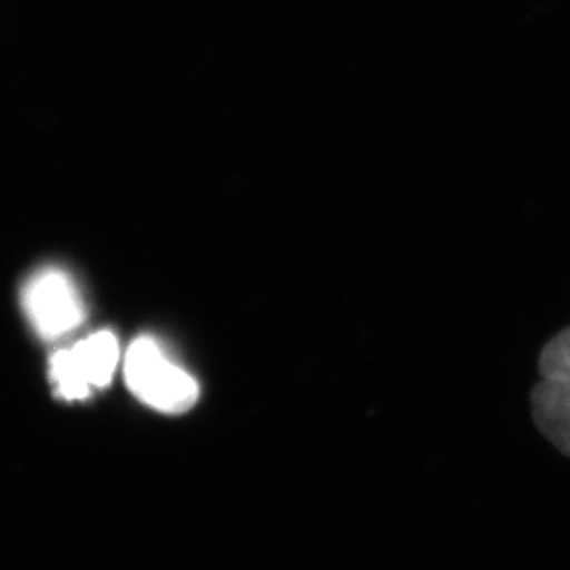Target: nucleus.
I'll list each match as a JSON object with an SVG mask.
<instances>
[{
    "label": "nucleus",
    "mask_w": 570,
    "mask_h": 570,
    "mask_svg": "<svg viewBox=\"0 0 570 570\" xmlns=\"http://www.w3.org/2000/svg\"><path fill=\"white\" fill-rule=\"evenodd\" d=\"M125 373L129 390L151 409L179 414L193 409L198 399L196 381L168 361L151 338L135 340L126 355Z\"/></svg>",
    "instance_id": "obj_1"
},
{
    "label": "nucleus",
    "mask_w": 570,
    "mask_h": 570,
    "mask_svg": "<svg viewBox=\"0 0 570 570\" xmlns=\"http://www.w3.org/2000/svg\"><path fill=\"white\" fill-rule=\"evenodd\" d=\"M119 364V342L109 331H100L61 350L50 361V375L61 397L69 401L89 397L92 387H106Z\"/></svg>",
    "instance_id": "obj_3"
},
{
    "label": "nucleus",
    "mask_w": 570,
    "mask_h": 570,
    "mask_svg": "<svg viewBox=\"0 0 570 570\" xmlns=\"http://www.w3.org/2000/svg\"><path fill=\"white\" fill-rule=\"evenodd\" d=\"M532 415L544 438L570 456V386L539 382L532 392Z\"/></svg>",
    "instance_id": "obj_4"
},
{
    "label": "nucleus",
    "mask_w": 570,
    "mask_h": 570,
    "mask_svg": "<svg viewBox=\"0 0 570 570\" xmlns=\"http://www.w3.org/2000/svg\"><path fill=\"white\" fill-rule=\"evenodd\" d=\"M22 305L32 327L43 338H60L80 327L86 305L75 281L61 268L39 269L22 291Z\"/></svg>",
    "instance_id": "obj_2"
},
{
    "label": "nucleus",
    "mask_w": 570,
    "mask_h": 570,
    "mask_svg": "<svg viewBox=\"0 0 570 570\" xmlns=\"http://www.w3.org/2000/svg\"><path fill=\"white\" fill-rule=\"evenodd\" d=\"M539 373L543 381L570 386V327L544 345L539 356Z\"/></svg>",
    "instance_id": "obj_5"
}]
</instances>
